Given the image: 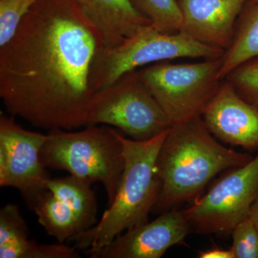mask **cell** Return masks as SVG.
<instances>
[{"mask_svg":"<svg viewBox=\"0 0 258 258\" xmlns=\"http://www.w3.org/2000/svg\"><path fill=\"white\" fill-rule=\"evenodd\" d=\"M104 50L101 33L73 0H37L0 47L7 111L49 131L86 126Z\"/></svg>","mask_w":258,"mask_h":258,"instance_id":"obj_1","label":"cell"},{"mask_svg":"<svg viewBox=\"0 0 258 258\" xmlns=\"http://www.w3.org/2000/svg\"><path fill=\"white\" fill-rule=\"evenodd\" d=\"M252 159L222 145L202 116L171 125L157 157L161 186L153 210L162 213L196 200L217 174Z\"/></svg>","mask_w":258,"mask_h":258,"instance_id":"obj_2","label":"cell"},{"mask_svg":"<svg viewBox=\"0 0 258 258\" xmlns=\"http://www.w3.org/2000/svg\"><path fill=\"white\" fill-rule=\"evenodd\" d=\"M169 128L146 141L125 138L119 132L125 159L119 186L101 220L71 241L80 252L89 257L117 236L149 222L161 190L157 157Z\"/></svg>","mask_w":258,"mask_h":258,"instance_id":"obj_3","label":"cell"},{"mask_svg":"<svg viewBox=\"0 0 258 258\" xmlns=\"http://www.w3.org/2000/svg\"><path fill=\"white\" fill-rule=\"evenodd\" d=\"M41 159L47 169L68 171L92 184L101 183L108 207L114 200L125 165L119 132L104 125H88L76 132L49 131Z\"/></svg>","mask_w":258,"mask_h":258,"instance_id":"obj_4","label":"cell"},{"mask_svg":"<svg viewBox=\"0 0 258 258\" xmlns=\"http://www.w3.org/2000/svg\"><path fill=\"white\" fill-rule=\"evenodd\" d=\"M222 64V56L194 63L162 61L137 73L173 125L202 116L221 84Z\"/></svg>","mask_w":258,"mask_h":258,"instance_id":"obj_5","label":"cell"},{"mask_svg":"<svg viewBox=\"0 0 258 258\" xmlns=\"http://www.w3.org/2000/svg\"><path fill=\"white\" fill-rule=\"evenodd\" d=\"M98 124L114 126L136 141L149 140L171 126L137 70L97 91L86 125Z\"/></svg>","mask_w":258,"mask_h":258,"instance_id":"obj_6","label":"cell"},{"mask_svg":"<svg viewBox=\"0 0 258 258\" xmlns=\"http://www.w3.org/2000/svg\"><path fill=\"white\" fill-rule=\"evenodd\" d=\"M225 52L223 49L202 43L184 32L166 34L149 25L118 46L103 50L97 66V91L145 64L182 57L216 58Z\"/></svg>","mask_w":258,"mask_h":258,"instance_id":"obj_7","label":"cell"},{"mask_svg":"<svg viewBox=\"0 0 258 258\" xmlns=\"http://www.w3.org/2000/svg\"><path fill=\"white\" fill-rule=\"evenodd\" d=\"M258 199V154L245 165L234 168L208 192L184 210L190 232L223 234L232 232L247 218Z\"/></svg>","mask_w":258,"mask_h":258,"instance_id":"obj_8","label":"cell"},{"mask_svg":"<svg viewBox=\"0 0 258 258\" xmlns=\"http://www.w3.org/2000/svg\"><path fill=\"white\" fill-rule=\"evenodd\" d=\"M47 134L31 132L0 114V186L15 188L29 207L47 190L50 179L41 150Z\"/></svg>","mask_w":258,"mask_h":258,"instance_id":"obj_9","label":"cell"},{"mask_svg":"<svg viewBox=\"0 0 258 258\" xmlns=\"http://www.w3.org/2000/svg\"><path fill=\"white\" fill-rule=\"evenodd\" d=\"M189 232L184 210L172 209L125 231L89 257L160 258L172 246L184 243Z\"/></svg>","mask_w":258,"mask_h":258,"instance_id":"obj_10","label":"cell"},{"mask_svg":"<svg viewBox=\"0 0 258 258\" xmlns=\"http://www.w3.org/2000/svg\"><path fill=\"white\" fill-rule=\"evenodd\" d=\"M202 118L220 142L247 150L258 149V109L244 100L226 80H222Z\"/></svg>","mask_w":258,"mask_h":258,"instance_id":"obj_11","label":"cell"},{"mask_svg":"<svg viewBox=\"0 0 258 258\" xmlns=\"http://www.w3.org/2000/svg\"><path fill=\"white\" fill-rule=\"evenodd\" d=\"M182 25L180 31L225 51L232 45L236 23L247 0H176Z\"/></svg>","mask_w":258,"mask_h":258,"instance_id":"obj_12","label":"cell"},{"mask_svg":"<svg viewBox=\"0 0 258 258\" xmlns=\"http://www.w3.org/2000/svg\"><path fill=\"white\" fill-rule=\"evenodd\" d=\"M101 33L105 49L118 46L152 25L128 0H73Z\"/></svg>","mask_w":258,"mask_h":258,"instance_id":"obj_13","label":"cell"},{"mask_svg":"<svg viewBox=\"0 0 258 258\" xmlns=\"http://www.w3.org/2000/svg\"><path fill=\"white\" fill-rule=\"evenodd\" d=\"M258 57V2L244 7L236 23L231 46L222 56L219 78L225 79L241 64Z\"/></svg>","mask_w":258,"mask_h":258,"instance_id":"obj_14","label":"cell"},{"mask_svg":"<svg viewBox=\"0 0 258 258\" xmlns=\"http://www.w3.org/2000/svg\"><path fill=\"white\" fill-rule=\"evenodd\" d=\"M37 215L39 224L47 235L60 243L71 242L84 232L77 217L48 189L37 197L29 207Z\"/></svg>","mask_w":258,"mask_h":258,"instance_id":"obj_15","label":"cell"},{"mask_svg":"<svg viewBox=\"0 0 258 258\" xmlns=\"http://www.w3.org/2000/svg\"><path fill=\"white\" fill-rule=\"evenodd\" d=\"M91 183L71 175L48 180L47 188L77 217L85 231L98 223V203Z\"/></svg>","mask_w":258,"mask_h":258,"instance_id":"obj_16","label":"cell"},{"mask_svg":"<svg viewBox=\"0 0 258 258\" xmlns=\"http://www.w3.org/2000/svg\"><path fill=\"white\" fill-rule=\"evenodd\" d=\"M134 9L152 23L153 28L166 34L179 32L182 16L176 0H128Z\"/></svg>","mask_w":258,"mask_h":258,"instance_id":"obj_17","label":"cell"},{"mask_svg":"<svg viewBox=\"0 0 258 258\" xmlns=\"http://www.w3.org/2000/svg\"><path fill=\"white\" fill-rule=\"evenodd\" d=\"M80 251L66 243L40 244L29 239L0 245V258H80Z\"/></svg>","mask_w":258,"mask_h":258,"instance_id":"obj_18","label":"cell"},{"mask_svg":"<svg viewBox=\"0 0 258 258\" xmlns=\"http://www.w3.org/2000/svg\"><path fill=\"white\" fill-rule=\"evenodd\" d=\"M236 92L258 109V57L236 68L226 76Z\"/></svg>","mask_w":258,"mask_h":258,"instance_id":"obj_19","label":"cell"},{"mask_svg":"<svg viewBox=\"0 0 258 258\" xmlns=\"http://www.w3.org/2000/svg\"><path fill=\"white\" fill-rule=\"evenodd\" d=\"M37 0H0V47L14 35L22 19Z\"/></svg>","mask_w":258,"mask_h":258,"instance_id":"obj_20","label":"cell"},{"mask_svg":"<svg viewBox=\"0 0 258 258\" xmlns=\"http://www.w3.org/2000/svg\"><path fill=\"white\" fill-rule=\"evenodd\" d=\"M26 222L18 207L8 204L0 210V245L19 242L28 238Z\"/></svg>","mask_w":258,"mask_h":258,"instance_id":"obj_21","label":"cell"},{"mask_svg":"<svg viewBox=\"0 0 258 258\" xmlns=\"http://www.w3.org/2000/svg\"><path fill=\"white\" fill-rule=\"evenodd\" d=\"M232 236L235 258H258V232L249 217L234 227Z\"/></svg>","mask_w":258,"mask_h":258,"instance_id":"obj_22","label":"cell"},{"mask_svg":"<svg viewBox=\"0 0 258 258\" xmlns=\"http://www.w3.org/2000/svg\"><path fill=\"white\" fill-rule=\"evenodd\" d=\"M200 258H235L231 247L229 249L215 247L207 251L199 252Z\"/></svg>","mask_w":258,"mask_h":258,"instance_id":"obj_23","label":"cell"},{"mask_svg":"<svg viewBox=\"0 0 258 258\" xmlns=\"http://www.w3.org/2000/svg\"><path fill=\"white\" fill-rule=\"evenodd\" d=\"M249 218L253 222L258 232V199L252 205L250 211L249 212Z\"/></svg>","mask_w":258,"mask_h":258,"instance_id":"obj_24","label":"cell"},{"mask_svg":"<svg viewBox=\"0 0 258 258\" xmlns=\"http://www.w3.org/2000/svg\"><path fill=\"white\" fill-rule=\"evenodd\" d=\"M247 1L249 3H256V2H258V0H247Z\"/></svg>","mask_w":258,"mask_h":258,"instance_id":"obj_25","label":"cell"}]
</instances>
